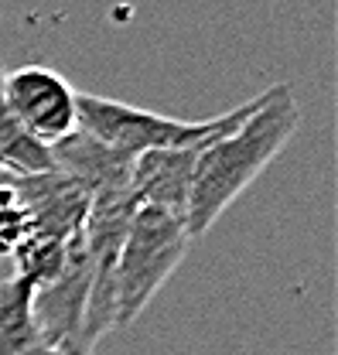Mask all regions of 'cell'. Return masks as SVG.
Here are the masks:
<instances>
[{
  "mask_svg": "<svg viewBox=\"0 0 338 355\" xmlns=\"http://www.w3.org/2000/svg\"><path fill=\"white\" fill-rule=\"evenodd\" d=\"M301 110L291 86L277 83L260 92L256 106L229 130L209 137L192 168V191L185 209V229L192 239L205 236L222 212L270 168V161L291 144Z\"/></svg>",
  "mask_w": 338,
  "mask_h": 355,
  "instance_id": "cell-1",
  "label": "cell"
},
{
  "mask_svg": "<svg viewBox=\"0 0 338 355\" xmlns=\"http://www.w3.org/2000/svg\"><path fill=\"white\" fill-rule=\"evenodd\" d=\"M192 246L181 216L154 205H137L130 212L127 232L117 253V328H130L158 291L168 284Z\"/></svg>",
  "mask_w": 338,
  "mask_h": 355,
  "instance_id": "cell-2",
  "label": "cell"
},
{
  "mask_svg": "<svg viewBox=\"0 0 338 355\" xmlns=\"http://www.w3.org/2000/svg\"><path fill=\"white\" fill-rule=\"evenodd\" d=\"M256 99H246L243 106L212 116V120H174L161 116L154 110H140L120 99H106V96H92V92H76V106H79V127L92 133L96 140H103L110 150L137 157L144 150H164V147H192V144H205L209 137L229 130L233 123H239Z\"/></svg>",
  "mask_w": 338,
  "mask_h": 355,
  "instance_id": "cell-3",
  "label": "cell"
},
{
  "mask_svg": "<svg viewBox=\"0 0 338 355\" xmlns=\"http://www.w3.org/2000/svg\"><path fill=\"white\" fill-rule=\"evenodd\" d=\"M0 96L10 116L28 130V137H35L44 147L58 144L62 137H69L79 127L76 89L55 69H44V65H21L14 72L3 69Z\"/></svg>",
  "mask_w": 338,
  "mask_h": 355,
  "instance_id": "cell-4",
  "label": "cell"
},
{
  "mask_svg": "<svg viewBox=\"0 0 338 355\" xmlns=\"http://www.w3.org/2000/svg\"><path fill=\"white\" fill-rule=\"evenodd\" d=\"M202 144L192 147H164L144 150L130 164V195L137 205H154L171 216L185 219L188 191H192V168Z\"/></svg>",
  "mask_w": 338,
  "mask_h": 355,
  "instance_id": "cell-5",
  "label": "cell"
},
{
  "mask_svg": "<svg viewBox=\"0 0 338 355\" xmlns=\"http://www.w3.org/2000/svg\"><path fill=\"white\" fill-rule=\"evenodd\" d=\"M38 345L31 318V284L21 277L0 280V355H28Z\"/></svg>",
  "mask_w": 338,
  "mask_h": 355,
  "instance_id": "cell-6",
  "label": "cell"
},
{
  "mask_svg": "<svg viewBox=\"0 0 338 355\" xmlns=\"http://www.w3.org/2000/svg\"><path fill=\"white\" fill-rule=\"evenodd\" d=\"M0 83H3V65H0ZM0 171H10L14 178L55 171L51 147H44L35 137H28V130L3 106V96H0Z\"/></svg>",
  "mask_w": 338,
  "mask_h": 355,
  "instance_id": "cell-7",
  "label": "cell"
},
{
  "mask_svg": "<svg viewBox=\"0 0 338 355\" xmlns=\"http://www.w3.org/2000/svg\"><path fill=\"white\" fill-rule=\"evenodd\" d=\"M58 355H92V345H85L83 338H72V342L58 345Z\"/></svg>",
  "mask_w": 338,
  "mask_h": 355,
  "instance_id": "cell-8",
  "label": "cell"
},
{
  "mask_svg": "<svg viewBox=\"0 0 338 355\" xmlns=\"http://www.w3.org/2000/svg\"><path fill=\"white\" fill-rule=\"evenodd\" d=\"M28 355H58V345H48V342H42V338H38V345H35Z\"/></svg>",
  "mask_w": 338,
  "mask_h": 355,
  "instance_id": "cell-9",
  "label": "cell"
}]
</instances>
